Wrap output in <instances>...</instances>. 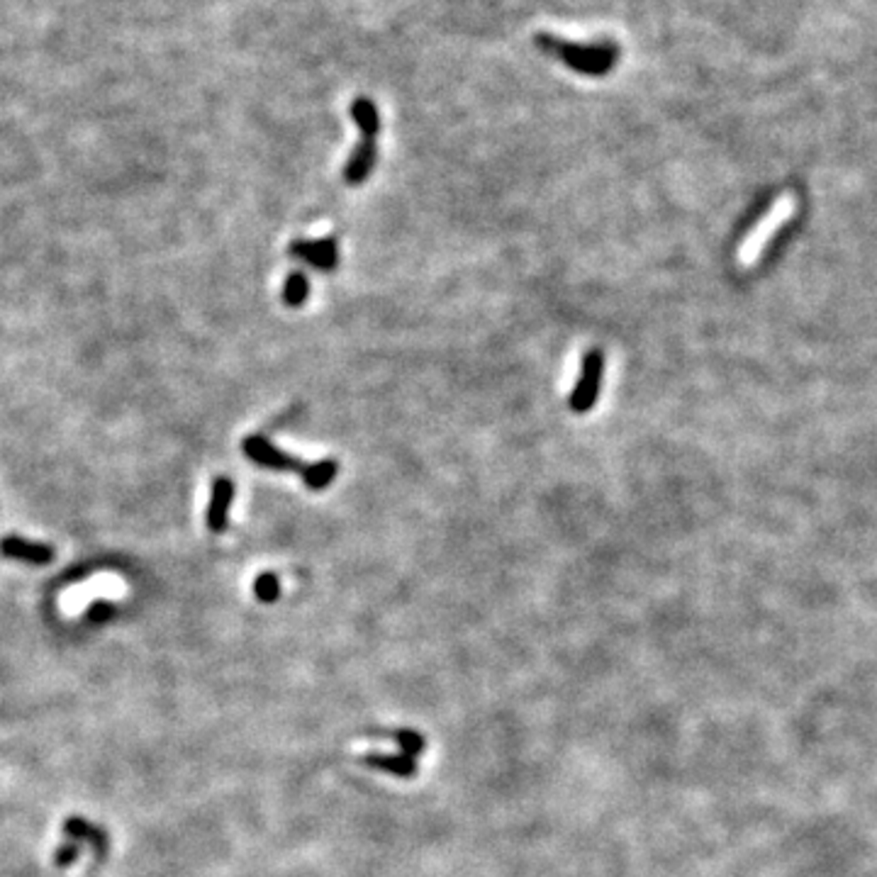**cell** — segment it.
I'll use <instances>...</instances> for the list:
<instances>
[{
    "label": "cell",
    "mask_w": 877,
    "mask_h": 877,
    "mask_svg": "<svg viewBox=\"0 0 877 877\" xmlns=\"http://www.w3.org/2000/svg\"><path fill=\"white\" fill-rule=\"evenodd\" d=\"M536 44L546 51H551L561 59L565 67H571L578 74L585 76H604L610 74L617 59H620V49L604 42V44H573V42H563V39L549 37V35H539Z\"/></svg>",
    "instance_id": "1"
},
{
    "label": "cell",
    "mask_w": 877,
    "mask_h": 877,
    "mask_svg": "<svg viewBox=\"0 0 877 877\" xmlns=\"http://www.w3.org/2000/svg\"><path fill=\"white\" fill-rule=\"evenodd\" d=\"M290 254L297 258L307 261L310 266L320 268V271H334L339 264V251H336V239L325 237L310 241V239H296L290 244Z\"/></svg>",
    "instance_id": "5"
},
{
    "label": "cell",
    "mask_w": 877,
    "mask_h": 877,
    "mask_svg": "<svg viewBox=\"0 0 877 877\" xmlns=\"http://www.w3.org/2000/svg\"><path fill=\"white\" fill-rule=\"evenodd\" d=\"M790 215H792L790 198H782L780 202H775V208H772V210L768 212V215H765L761 222H758V227L751 232V237L746 239V244L741 247V251H739V258H741L744 264H751V261H755V258H758V254L763 251L765 244L770 241L772 232L780 227L782 222L790 217Z\"/></svg>",
    "instance_id": "4"
},
{
    "label": "cell",
    "mask_w": 877,
    "mask_h": 877,
    "mask_svg": "<svg viewBox=\"0 0 877 877\" xmlns=\"http://www.w3.org/2000/svg\"><path fill=\"white\" fill-rule=\"evenodd\" d=\"M310 296V283H307L305 273L300 271H293L290 276L286 278V286H283V303L288 307H300Z\"/></svg>",
    "instance_id": "11"
},
{
    "label": "cell",
    "mask_w": 877,
    "mask_h": 877,
    "mask_svg": "<svg viewBox=\"0 0 877 877\" xmlns=\"http://www.w3.org/2000/svg\"><path fill=\"white\" fill-rule=\"evenodd\" d=\"M78 856H81V846L74 843V841H68V843H64V846H59V849L54 850V865H57V868H68V865L76 863Z\"/></svg>",
    "instance_id": "15"
},
{
    "label": "cell",
    "mask_w": 877,
    "mask_h": 877,
    "mask_svg": "<svg viewBox=\"0 0 877 877\" xmlns=\"http://www.w3.org/2000/svg\"><path fill=\"white\" fill-rule=\"evenodd\" d=\"M115 617V604L107 600H96L86 612L88 624H106L107 620Z\"/></svg>",
    "instance_id": "14"
},
{
    "label": "cell",
    "mask_w": 877,
    "mask_h": 877,
    "mask_svg": "<svg viewBox=\"0 0 877 877\" xmlns=\"http://www.w3.org/2000/svg\"><path fill=\"white\" fill-rule=\"evenodd\" d=\"M61 829H64V836L74 841V843H91L98 853H106L107 834L93 826V824H88L83 817H68Z\"/></svg>",
    "instance_id": "9"
},
{
    "label": "cell",
    "mask_w": 877,
    "mask_h": 877,
    "mask_svg": "<svg viewBox=\"0 0 877 877\" xmlns=\"http://www.w3.org/2000/svg\"><path fill=\"white\" fill-rule=\"evenodd\" d=\"M0 553L12 561H25L32 565H47L54 561V549L42 541H29L22 536H3L0 539Z\"/></svg>",
    "instance_id": "6"
},
{
    "label": "cell",
    "mask_w": 877,
    "mask_h": 877,
    "mask_svg": "<svg viewBox=\"0 0 877 877\" xmlns=\"http://www.w3.org/2000/svg\"><path fill=\"white\" fill-rule=\"evenodd\" d=\"M602 371H604V356L600 349H590L582 356L581 363V378L575 383V391L571 395V410L575 415H585L592 410V405L597 402L600 395Z\"/></svg>",
    "instance_id": "2"
},
{
    "label": "cell",
    "mask_w": 877,
    "mask_h": 877,
    "mask_svg": "<svg viewBox=\"0 0 877 877\" xmlns=\"http://www.w3.org/2000/svg\"><path fill=\"white\" fill-rule=\"evenodd\" d=\"M234 500V483L229 478H215L212 480V493H210V507H208V529L219 534L225 532L227 526V517H229V505Z\"/></svg>",
    "instance_id": "7"
},
{
    "label": "cell",
    "mask_w": 877,
    "mask_h": 877,
    "mask_svg": "<svg viewBox=\"0 0 877 877\" xmlns=\"http://www.w3.org/2000/svg\"><path fill=\"white\" fill-rule=\"evenodd\" d=\"M254 592L261 602H273L280 592V585H278V578L273 573H261L254 582Z\"/></svg>",
    "instance_id": "13"
},
{
    "label": "cell",
    "mask_w": 877,
    "mask_h": 877,
    "mask_svg": "<svg viewBox=\"0 0 877 877\" xmlns=\"http://www.w3.org/2000/svg\"><path fill=\"white\" fill-rule=\"evenodd\" d=\"M349 113H352L356 127L361 130L363 139H375V137H378V130H381V115H378V107H375L373 100H368V98L363 96L356 98L352 103V107H349Z\"/></svg>",
    "instance_id": "10"
},
{
    "label": "cell",
    "mask_w": 877,
    "mask_h": 877,
    "mask_svg": "<svg viewBox=\"0 0 877 877\" xmlns=\"http://www.w3.org/2000/svg\"><path fill=\"white\" fill-rule=\"evenodd\" d=\"M375 154H378L375 139H361V144L353 149L352 159H349L346 169H344V178H346L349 186H359V183L368 178V173L375 166Z\"/></svg>",
    "instance_id": "8"
},
{
    "label": "cell",
    "mask_w": 877,
    "mask_h": 877,
    "mask_svg": "<svg viewBox=\"0 0 877 877\" xmlns=\"http://www.w3.org/2000/svg\"><path fill=\"white\" fill-rule=\"evenodd\" d=\"M336 478V461H317V463H310L305 470V486L310 490H322L332 483Z\"/></svg>",
    "instance_id": "12"
},
{
    "label": "cell",
    "mask_w": 877,
    "mask_h": 877,
    "mask_svg": "<svg viewBox=\"0 0 877 877\" xmlns=\"http://www.w3.org/2000/svg\"><path fill=\"white\" fill-rule=\"evenodd\" d=\"M244 454H247L254 463L271 468V470H290V473L305 476L307 466H310V463H303L300 458L283 454L280 448H276L268 438L258 437V434L244 438Z\"/></svg>",
    "instance_id": "3"
}]
</instances>
